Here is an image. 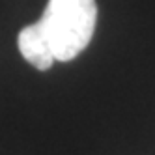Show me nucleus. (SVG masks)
Wrapping results in <instances>:
<instances>
[{
	"instance_id": "f257e3e1",
	"label": "nucleus",
	"mask_w": 155,
	"mask_h": 155,
	"mask_svg": "<svg viewBox=\"0 0 155 155\" xmlns=\"http://www.w3.org/2000/svg\"><path fill=\"white\" fill-rule=\"evenodd\" d=\"M95 23V0H49L38 21L58 62H69L88 47Z\"/></svg>"
},
{
	"instance_id": "f03ea898",
	"label": "nucleus",
	"mask_w": 155,
	"mask_h": 155,
	"mask_svg": "<svg viewBox=\"0 0 155 155\" xmlns=\"http://www.w3.org/2000/svg\"><path fill=\"white\" fill-rule=\"evenodd\" d=\"M17 43H19V51L23 54V58L28 64L34 65L36 69L47 71V69L52 68V64L56 62L51 47H49V41H47L45 34H43V30L39 28L38 23L28 25L21 30Z\"/></svg>"
}]
</instances>
